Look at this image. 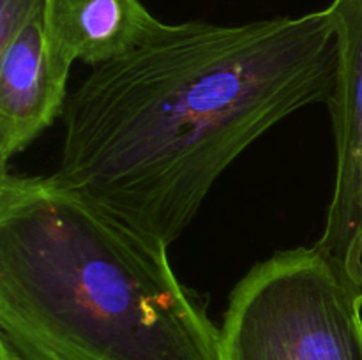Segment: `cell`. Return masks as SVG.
I'll return each instance as SVG.
<instances>
[{"instance_id":"3957f363","label":"cell","mask_w":362,"mask_h":360,"mask_svg":"<svg viewBox=\"0 0 362 360\" xmlns=\"http://www.w3.org/2000/svg\"><path fill=\"white\" fill-rule=\"evenodd\" d=\"M219 360H362V277L318 247L279 251L232 289Z\"/></svg>"},{"instance_id":"52a82bcc","label":"cell","mask_w":362,"mask_h":360,"mask_svg":"<svg viewBox=\"0 0 362 360\" xmlns=\"http://www.w3.org/2000/svg\"><path fill=\"white\" fill-rule=\"evenodd\" d=\"M49 0H0V48L6 46Z\"/></svg>"},{"instance_id":"5b68a950","label":"cell","mask_w":362,"mask_h":360,"mask_svg":"<svg viewBox=\"0 0 362 360\" xmlns=\"http://www.w3.org/2000/svg\"><path fill=\"white\" fill-rule=\"evenodd\" d=\"M71 67L49 52L48 6L0 48V169L48 129L67 102Z\"/></svg>"},{"instance_id":"8992f818","label":"cell","mask_w":362,"mask_h":360,"mask_svg":"<svg viewBox=\"0 0 362 360\" xmlns=\"http://www.w3.org/2000/svg\"><path fill=\"white\" fill-rule=\"evenodd\" d=\"M168 23L152 16L141 0H49L48 39L62 66L92 67L115 60L166 34Z\"/></svg>"},{"instance_id":"ba28073f","label":"cell","mask_w":362,"mask_h":360,"mask_svg":"<svg viewBox=\"0 0 362 360\" xmlns=\"http://www.w3.org/2000/svg\"><path fill=\"white\" fill-rule=\"evenodd\" d=\"M0 360H23L20 353L9 344L4 337H0Z\"/></svg>"},{"instance_id":"277c9868","label":"cell","mask_w":362,"mask_h":360,"mask_svg":"<svg viewBox=\"0 0 362 360\" xmlns=\"http://www.w3.org/2000/svg\"><path fill=\"white\" fill-rule=\"evenodd\" d=\"M336 37V73L327 99L336 173L324 232L315 247L362 277V0L327 7Z\"/></svg>"},{"instance_id":"6da1fadb","label":"cell","mask_w":362,"mask_h":360,"mask_svg":"<svg viewBox=\"0 0 362 360\" xmlns=\"http://www.w3.org/2000/svg\"><path fill=\"white\" fill-rule=\"evenodd\" d=\"M334 73L327 9L170 25L71 92L53 175L170 246L251 143L297 109L327 102Z\"/></svg>"},{"instance_id":"7a4b0ae2","label":"cell","mask_w":362,"mask_h":360,"mask_svg":"<svg viewBox=\"0 0 362 360\" xmlns=\"http://www.w3.org/2000/svg\"><path fill=\"white\" fill-rule=\"evenodd\" d=\"M0 330L23 360H219L168 246L55 175L0 173Z\"/></svg>"}]
</instances>
